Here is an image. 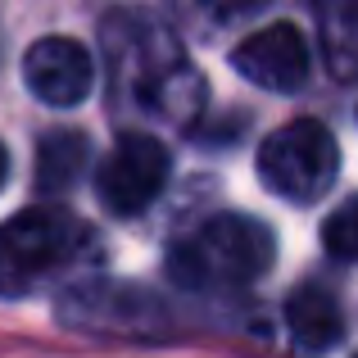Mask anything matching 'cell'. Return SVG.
<instances>
[{"label": "cell", "instance_id": "8992f818", "mask_svg": "<svg viewBox=\"0 0 358 358\" xmlns=\"http://www.w3.org/2000/svg\"><path fill=\"white\" fill-rule=\"evenodd\" d=\"M164 308L131 286L114 281H91V286L69 290L59 304V322L78 327V331H114V336H155Z\"/></svg>", "mask_w": 358, "mask_h": 358}, {"label": "cell", "instance_id": "8fae6325", "mask_svg": "<svg viewBox=\"0 0 358 358\" xmlns=\"http://www.w3.org/2000/svg\"><path fill=\"white\" fill-rule=\"evenodd\" d=\"M272 0H168V18L182 36L195 41H213V36L241 27L245 18L263 14Z\"/></svg>", "mask_w": 358, "mask_h": 358}, {"label": "cell", "instance_id": "3957f363", "mask_svg": "<svg viewBox=\"0 0 358 358\" xmlns=\"http://www.w3.org/2000/svg\"><path fill=\"white\" fill-rule=\"evenodd\" d=\"M91 227L69 209H23L0 227V295L18 299L91 254Z\"/></svg>", "mask_w": 358, "mask_h": 358}, {"label": "cell", "instance_id": "9c48e42d", "mask_svg": "<svg viewBox=\"0 0 358 358\" xmlns=\"http://www.w3.org/2000/svg\"><path fill=\"white\" fill-rule=\"evenodd\" d=\"M286 327H290V336H295L299 350L322 354L345 336V313H341V304H336L331 290L308 281V286H299L295 295L286 299Z\"/></svg>", "mask_w": 358, "mask_h": 358}, {"label": "cell", "instance_id": "30bf717a", "mask_svg": "<svg viewBox=\"0 0 358 358\" xmlns=\"http://www.w3.org/2000/svg\"><path fill=\"white\" fill-rule=\"evenodd\" d=\"M322 59L341 82H358V0H308Z\"/></svg>", "mask_w": 358, "mask_h": 358}, {"label": "cell", "instance_id": "6da1fadb", "mask_svg": "<svg viewBox=\"0 0 358 358\" xmlns=\"http://www.w3.org/2000/svg\"><path fill=\"white\" fill-rule=\"evenodd\" d=\"M100 45H105L109 91H114L118 109L173 122V127L191 122L204 100V87L164 23L118 9L100 27Z\"/></svg>", "mask_w": 358, "mask_h": 358}, {"label": "cell", "instance_id": "4fadbf2b", "mask_svg": "<svg viewBox=\"0 0 358 358\" xmlns=\"http://www.w3.org/2000/svg\"><path fill=\"white\" fill-rule=\"evenodd\" d=\"M322 241H327V254H331V259L358 263V195H354V200H345L341 209L327 218Z\"/></svg>", "mask_w": 358, "mask_h": 358}, {"label": "cell", "instance_id": "277c9868", "mask_svg": "<svg viewBox=\"0 0 358 358\" xmlns=\"http://www.w3.org/2000/svg\"><path fill=\"white\" fill-rule=\"evenodd\" d=\"M336 173H341V150L336 136L313 118L286 122L281 131H272L259 150V177L272 195L295 204H313L317 195L331 191Z\"/></svg>", "mask_w": 358, "mask_h": 358}, {"label": "cell", "instance_id": "52a82bcc", "mask_svg": "<svg viewBox=\"0 0 358 358\" xmlns=\"http://www.w3.org/2000/svg\"><path fill=\"white\" fill-rule=\"evenodd\" d=\"M23 78H27V91H32L36 100H45V105H55V109H69V105H78V100L91 96V87H96V64H91V55L82 50L78 41H69V36H41V41L23 55Z\"/></svg>", "mask_w": 358, "mask_h": 358}, {"label": "cell", "instance_id": "ba28073f", "mask_svg": "<svg viewBox=\"0 0 358 358\" xmlns=\"http://www.w3.org/2000/svg\"><path fill=\"white\" fill-rule=\"evenodd\" d=\"M231 69L263 91H299L308 78V41L290 23L263 27L231 50Z\"/></svg>", "mask_w": 358, "mask_h": 358}, {"label": "cell", "instance_id": "7c38bea8", "mask_svg": "<svg viewBox=\"0 0 358 358\" xmlns=\"http://www.w3.org/2000/svg\"><path fill=\"white\" fill-rule=\"evenodd\" d=\"M87 150H91V141L73 127L45 131L41 145H36V186H41L45 195L69 191L82 177V168H87Z\"/></svg>", "mask_w": 358, "mask_h": 358}, {"label": "cell", "instance_id": "5b68a950", "mask_svg": "<svg viewBox=\"0 0 358 358\" xmlns=\"http://www.w3.org/2000/svg\"><path fill=\"white\" fill-rule=\"evenodd\" d=\"M164 182H168V150L145 131H122L118 145L109 150V159L100 164L96 191L109 213L131 218V213L150 209L159 200Z\"/></svg>", "mask_w": 358, "mask_h": 358}, {"label": "cell", "instance_id": "5bb4252c", "mask_svg": "<svg viewBox=\"0 0 358 358\" xmlns=\"http://www.w3.org/2000/svg\"><path fill=\"white\" fill-rule=\"evenodd\" d=\"M5 173H9V159H5V145H0V182H5Z\"/></svg>", "mask_w": 358, "mask_h": 358}, {"label": "cell", "instance_id": "7a4b0ae2", "mask_svg": "<svg viewBox=\"0 0 358 358\" xmlns=\"http://www.w3.org/2000/svg\"><path fill=\"white\" fill-rule=\"evenodd\" d=\"M272 231L245 213H218L168 250V277L186 290H236L272 268Z\"/></svg>", "mask_w": 358, "mask_h": 358}]
</instances>
